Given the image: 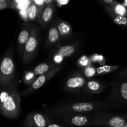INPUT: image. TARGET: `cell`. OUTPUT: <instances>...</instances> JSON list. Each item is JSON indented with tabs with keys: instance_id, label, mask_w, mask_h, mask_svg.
<instances>
[{
	"instance_id": "9",
	"label": "cell",
	"mask_w": 127,
	"mask_h": 127,
	"mask_svg": "<svg viewBox=\"0 0 127 127\" xmlns=\"http://www.w3.org/2000/svg\"><path fill=\"white\" fill-rule=\"evenodd\" d=\"M32 27V24L30 22H24L21 26V31L17 38V53L21 58L23 57L25 46L31 35Z\"/></svg>"
},
{
	"instance_id": "8",
	"label": "cell",
	"mask_w": 127,
	"mask_h": 127,
	"mask_svg": "<svg viewBox=\"0 0 127 127\" xmlns=\"http://www.w3.org/2000/svg\"><path fill=\"white\" fill-rule=\"evenodd\" d=\"M51 120L45 114L31 112L27 115L24 123V127H45L50 125Z\"/></svg>"
},
{
	"instance_id": "23",
	"label": "cell",
	"mask_w": 127,
	"mask_h": 127,
	"mask_svg": "<svg viewBox=\"0 0 127 127\" xmlns=\"http://www.w3.org/2000/svg\"><path fill=\"white\" fill-rule=\"evenodd\" d=\"M77 64L81 69H83V68H86V67L91 65L93 64V63L91 61L90 57L87 55H83L78 59V62H77Z\"/></svg>"
},
{
	"instance_id": "3",
	"label": "cell",
	"mask_w": 127,
	"mask_h": 127,
	"mask_svg": "<svg viewBox=\"0 0 127 127\" xmlns=\"http://www.w3.org/2000/svg\"><path fill=\"white\" fill-rule=\"evenodd\" d=\"M91 126L122 127L125 126L127 120L125 117L113 114L98 112L87 113Z\"/></svg>"
},
{
	"instance_id": "25",
	"label": "cell",
	"mask_w": 127,
	"mask_h": 127,
	"mask_svg": "<svg viewBox=\"0 0 127 127\" xmlns=\"http://www.w3.org/2000/svg\"><path fill=\"white\" fill-rule=\"evenodd\" d=\"M33 1L35 4L36 6H37V14H38L37 20L39 22L41 16H42V12H43L46 6L45 1V0H33Z\"/></svg>"
},
{
	"instance_id": "14",
	"label": "cell",
	"mask_w": 127,
	"mask_h": 127,
	"mask_svg": "<svg viewBox=\"0 0 127 127\" xmlns=\"http://www.w3.org/2000/svg\"><path fill=\"white\" fill-rule=\"evenodd\" d=\"M56 22L62 40H65L70 37L73 32V29L70 24L61 19H58Z\"/></svg>"
},
{
	"instance_id": "33",
	"label": "cell",
	"mask_w": 127,
	"mask_h": 127,
	"mask_svg": "<svg viewBox=\"0 0 127 127\" xmlns=\"http://www.w3.org/2000/svg\"><path fill=\"white\" fill-rule=\"evenodd\" d=\"M126 127V125H125V126H124V127Z\"/></svg>"
},
{
	"instance_id": "4",
	"label": "cell",
	"mask_w": 127,
	"mask_h": 127,
	"mask_svg": "<svg viewBox=\"0 0 127 127\" xmlns=\"http://www.w3.org/2000/svg\"><path fill=\"white\" fill-rule=\"evenodd\" d=\"M12 51L11 46L6 50L2 58L0 66V84L1 87L8 86L16 81Z\"/></svg>"
},
{
	"instance_id": "22",
	"label": "cell",
	"mask_w": 127,
	"mask_h": 127,
	"mask_svg": "<svg viewBox=\"0 0 127 127\" xmlns=\"http://www.w3.org/2000/svg\"><path fill=\"white\" fill-rule=\"evenodd\" d=\"M37 78L38 76L33 72V71H29L23 76L22 80L26 85L30 86L34 83Z\"/></svg>"
},
{
	"instance_id": "17",
	"label": "cell",
	"mask_w": 127,
	"mask_h": 127,
	"mask_svg": "<svg viewBox=\"0 0 127 127\" xmlns=\"http://www.w3.org/2000/svg\"><path fill=\"white\" fill-rule=\"evenodd\" d=\"M76 50V46L74 45H67L60 47L56 53L63 58H66L71 56L75 52Z\"/></svg>"
},
{
	"instance_id": "15",
	"label": "cell",
	"mask_w": 127,
	"mask_h": 127,
	"mask_svg": "<svg viewBox=\"0 0 127 127\" xmlns=\"http://www.w3.org/2000/svg\"><path fill=\"white\" fill-rule=\"evenodd\" d=\"M104 9H105L107 13L112 19V20L115 24H117L119 26H121V27H124V28H127V17L119 16V15L115 14L110 6H104Z\"/></svg>"
},
{
	"instance_id": "13",
	"label": "cell",
	"mask_w": 127,
	"mask_h": 127,
	"mask_svg": "<svg viewBox=\"0 0 127 127\" xmlns=\"http://www.w3.org/2000/svg\"><path fill=\"white\" fill-rule=\"evenodd\" d=\"M55 1L54 2L46 5L40 19L39 23L42 27L47 26L52 20L55 10Z\"/></svg>"
},
{
	"instance_id": "1",
	"label": "cell",
	"mask_w": 127,
	"mask_h": 127,
	"mask_svg": "<svg viewBox=\"0 0 127 127\" xmlns=\"http://www.w3.org/2000/svg\"><path fill=\"white\" fill-rule=\"evenodd\" d=\"M118 103L106 100H89L63 102L53 105L45 112L53 117H65L77 114L98 112L119 107Z\"/></svg>"
},
{
	"instance_id": "6",
	"label": "cell",
	"mask_w": 127,
	"mask_h": 127,
	"mask_svg": "<svg viewBox=\"0 0 127 127\" xmlns=\"http://www.w3.org/2000/svg\"><path fill=\"white\" fill-rule=\"evenodd\" d=\"M62 68H63V66H58L56 68L52 69L47 73H45L42 75L38 76L34 83L31 86H29L26 90L21 92V94L23 96L30 95L31 94L34 93L35 91L39 89L41 87H42L45 84H46L48 81L50 80L54 76H55L62 69Z\"/></svg>"
},
{
	"instance_id": "16",
	"label": "cell",
	"mask_w": 127,
	"mask_h": 127,
	"mask_svg": "<svg viewBox=\"0 0 127 127\" xmlns=\"http://www.w3.org/2000/svg\"><path fill=\"white\" fill-rule=\"evenodd\" d=\"M58 66V65L56 64L55 63H43L38 64L33 69V72L37 74V76H40L45 73H47L53 68Z\"/></svg>"
},
{
	"instance_id": "18",
	"label": "cell",
	"mask_w": 127,
	"mask_h": 127,
	"mask_svg": "<svg viewBox=\"0 0 127 127\" xmlns=\"http://www.w3.org/2000/svg\"><path fill=\"white\" fill-rule=\"evenodd\" d=\"M120 68L119 64L114 65H104L100 66L96 69V75H104L109 74Z\"/></svg>"
},
{
	"instance_id": "24",
	"label": "cell",
	"mask_w": 127,
	"mask_h": 127,
	"mask_svg": "<svg viewBox=\"0 0 127 127\" xmlns=\"http://www.w3.org/2000/svg\"><path fill=\"white\" fill-rule=\"evenodd\" d=\"M90 59L92 63H97L101 66L105 65V59L103 55L100 54L94 53L90 56Z\"/></svg>"
},
{
	"instance_id": "30",
	"label": "cell",
	"mask_w": 127,
	"mask_h": 127,
	"mask_svg": "<svg viewBox=\"0 0 127 127\" xmlns=\"http://www.w3.org/2000/svg\"><path fill=\"white\" fill-rule=\"evenodd\" d=\"M101 3H102V4L104 6H111L112 5L114 4L116 1H114V0H102Z\"/></svg>"
},
{
	"instance_id": "10",
	"label": "cell",
	"mask_w": 127,
	"mask_h": 127,
	"mask_svg": "<svg viewBox=\"0 0 127 127\" xmlns=\"http://www.w3.org/2000/svg\"><path fill=\"white\" fill-rule=\"evenodd\" d=\"M112 91L118 102L127 105V79H122L112 84Z\"/></svg>"
},
{
	"instance_id": "26",
	"label": "cell",
	"mask_w": 127,
	"mask_h": 127,
	"mask_svg": "<svg viewBox=\"0 0 127 127\" xmlns=\"http://www.w3.org/2000/svg\"><path fill=\"white\" fill-rule=\"evenodd\" d=\"M5 9H14L12 1L0 0V10H3Z\"/></svg>"
},
{
	"instance_id": "32",
	"label": "cell",
	"mask_w": 127,
	"mask_h": 127,
	"mask_svg": "<svg viewBox=\"0 0 127 127\" xmlns=\"http://www.w3.org/2000/svg\"><path fill=\"white\" fill-rule=\"evenodd\" d=\"M122 4L124 5V6H125V7H126V8H127V1H124V2H123Z\"/></svg>"
},
{
	"instance_id": "12",
	"label": "cell",
	"mask_w": 127,
	"mask_h": 127,
	"mask_svg": "<svg viewBox=\"0 0 127 127\" xmlns=\"http://www.w3.org/2000/svg\"><path fill=\"white\" fill-rule=\"evenodd\" d=\"M62 40L58 30L57 29V22H55L50 27L48 32L47 38L46 47L47 48H50L57 45L60 41Z\"/></svg>"
},
{
	"instance_id": "11",
	"label": "cell",
	"mask_w": 127,
	"mask_h": 127,
	"mask_svg": "<svg viewBox=\"0 0 127 127\" xmlns=\"http://www.w3.org/2000/svg\"><path fill=\"white\" fill-rule=\"evenodd\" d=\"M106 89L105 84L95 79H88L84 88V91L88 94H99L102 93Z\"/></svg>"
},
{
	"instance_id": "7",
	"label": "cell",
	"mask_w": 127,
	"mask_h": 127,
	"mask_svg": "<svg viewBox=\"0 0 127 127\" xmlns=\"http://www.w3.org/2000/svg\"><path fill=\"white\" fill-rule=\"evenodd\" d=\"M87 81L88 79L84 78L81 71H77L67 78L64 88L68 91H79L84 89Z\"/></svg>"
},
{
	"instance_id": "29",
	"label": "cell",
	"mask_w": 127,
	"mask_h": 127,
	"mask_svg": "<svg viewBox=\"0 0 127 127\" xmlns=\"http://www.w3.org/2000/svg\"><path fill=\"white\" fill-rule=\"evenodd\" d=\"M70 2L69 0H57L55 1V4L58 7H62V6H66Z\"/></svg>"
},
{
	"instance_id": "34",
	"label": "cell",
	"mask_w": 127,
	"mask_h": 127,
	"mask_svg": "<svg viewBox=\"0 0 127 127\" xmlns=\"http://www.w3.org/2000/svg\"><path fill=\"white\" fill-rule=\"evenodd\" d=\"M126 127H127V125H126Z\"/></svg>"
},
{
	"instance_id": "19",
	"label": "cell",
	"mask_w": 127,
	"mask_h": 127,
	"mask_svg": "<svg viewBox=\"0 0 127 127\" xmlns=\"http://www.w3.org/2000/svg\"><path fill=\"white\" fill-rule=\"evenodd\" d=\"M114 12L116 14L119 15V16H124V17H127V9L126 7L122 4V3H120V2H116L110 6Z\"/></svg>"
},
{
	"instance_id": "21",
	"label": "cell",
	"mask_w": 127,
	"mask_h": 127,
	"mask_svg": "<svg viewBox=\"0 0 127 127\" xmlns=\"http://www.w3.org/2000/svg\"><path fill=\"white\" fill-rule=\"evenodd\" d=\"M96 69L97 68H95L93 64H91L86 68L81 69V73L86 79H93L92 78L96 75Z\"/></svg>"
},
{
	"instance_id": "2",
	"label": "cell",
	"mask_w": 127,
	"mask_h": 127,
	"mask_svg": "<svg viewBox=\"0 0 127 127\" xmlns=\"http://www.w3.org/2000/svg\"><path fill=\"white\" fill-rule=\"evenodd\" d=\"M0 112L2 116L9 119H16L21 113V97L16 81L1 87Z\"/></svg>"
},
{
	"instance_id": "31",
	"label": "cell",
	"mask_w": 127,
	"mask_h": 127,
	"mask_svg": "<svg viewBox=\"0 0 127 127\" xmlns=\"http://www.w3.org/2000/svg\"><path fill=\"white\" fill-rule=\"evenodd\" d=\"M45 127H62V126H61L60 125H58L57 124H51L50 125H47Z\"/></svg>"
},
{
	"instance_id": "27",
	"label": "cell",
	"mask_w": 127,
	"mask_h": 127,
	"mask_svg": "<svg viewBox=\"0 0 127 127\" xmlns=\"http://www.w3.org/2000/svg\"><path fill=\"white\" fill-rule=\"evenodd\" d=\"M115 76L119 78H121L122 79H127V68L117 73Z\"/></svg>"
},
{
	"instance_id": "20",
	"label": "cell",
	"mask_w": 127,
	"mask_h": 127,
	"mask_svg": "<svg viewBox=\"0 0 127 127\" xmlns=\"http://www.w3.org/2000/svg\"><path fill=\"white\" fill-rule=\"evenodd\" d=\"M27 13H28V18L29 22H34L36 20H37L38 14H37V6L33 2V0L27 8Z\"/></svg>"
},
{
	"instance_id": "5",
	"label": "cell",
	"mask_w": 127,
	"mask_h": 127,
	"mask_svg": "<svg viewBox=\"0 0 127 127\" xmlns=\"http://www.w3.org/2000/svg\"><path fill=\"white\" fill-rule=\"evenodd\" d=\"M39 27L32 24L31 35L25 46L24 52L22 58V64L24 65L31 63L37 55L39 43Z\"/></svg>"
},
{
	"instance_id": "28",
	"label": "cell",
	"mask_w": 127,
	"mask_h": 127,
	"mask_svg": "<svg viewBox=\"0 0 127 127\" xmlns=\"http://www.w3.org/2000/svg\"><path fill=\"white\" fill-rule=\"evenodd\" d=\"M63 57H62V56H60V55H58V53H56L55 54L53 55V63H55L57 65L60 66V64H61L62 62L63 61Z\"/></svg>"
}]
</instances>
